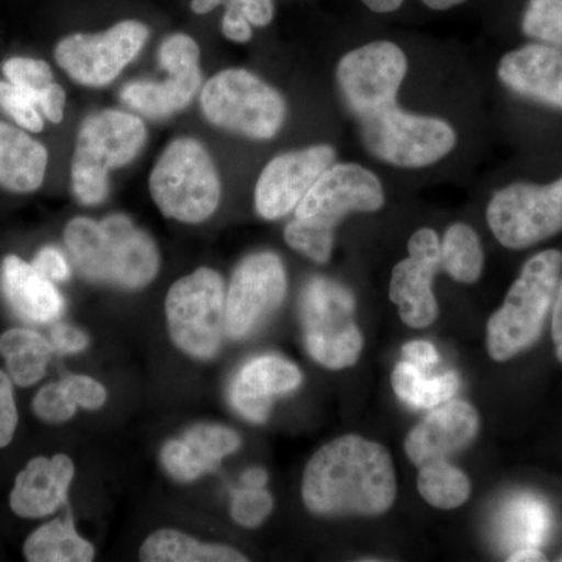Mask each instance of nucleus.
Returning <instances> with one entry per match:
<instances>
[{
  "label": "nucleus",
  "mask_w": 562,
  "mask_h": 562,
  "mask_svg": "<svg viewBox=\"0 0 562 562\" xmlns=\"http://www.w3.org/2000/svg\"><path fill=\"white\" fill-rule=\"evenodd\" d=\"M24 554L31 562H90L94 549L77 535L72 517L55 519L43 525L24 546Z\"/></svg>",
  "instance_id": "obj_26"
},
{
  "label": "nucleus",
  "mask_w": 562,
  "mask_h": 562,
  "mask_svg": "<svg viewBox=\"0 0 562 562\" xmlns=\"http://www.w3.org/2000/svg\"><path fill=\"white\" fill-rule=\"evenodd\" d=\"M18 412L9 376L0 371V449L9 446L16 431Z\"/></svg>",
  "instance_id": "obj_38"
},
{
  "label": "nucleus",
  "mask_w": 562,
  "mask_h": 562,
  "mask_svg": "<svg viewBox=\"0 0 562 562\" xmlns=\"http://www.w3.org/2000/svg\"><path fill=\"white\" fill-rule=\"evenodd\" d=\"M301 306L306 349L314 360L328 369L353 366L361 355L362 336L353 321L351 292L316 277L303 290Z\"/></svg>",
  "instance_id": "obj_9"
},
{
  "label": "nucleus",
  "mask_w": 562,
  "mask_h": 562,
  "mask_svg": "<svg viewBox=\"0 0 562 562\" xmlns=\"http://www.w3.org/2000/svg\"><path fill=\"white\" fill-rule=\"evenodd\" d=\"M76 403L70 401L68 392L61 383L47 384L33 401V412L36 416L46 422H54V424L69 420L76 414Z\"/></svg>",
  "instance_id": "obj_36"
},
{
  "label": "nucleus",
  "mask_w": 562,
  "mask_h": 562,
  "mask_svg": "<svg viewBox=\"0 0 562 562\" xmlns=\"http://www.w3.org/2000/svg\"><path fill=\"white\" fill-rule=\"evenodd\" d=\"M403 357L413 364L419 366L425 371H430L432 366L438 364L439 353L430 342L413 341L403 346Z\"/></svg>",
  "instance_id": "obj_44"
},
{
  "label": "nucleus",
  "mask_w": 562,
  "mask_h": 562,
  "mask_svg": "<svg viewBox=\"0 0 562 562\" xmlns=\"http://www.w3.org/2000/svg\"><path fill=\"white\" fill-rule=\"evenodd\" d=\"M497 74L514 94L562 111V52L558 47L532 43L508 52Z\"/></svg>",
  "instance_id": "obj_18"
},
{
  "label": "nucleus",
  "mask_w": 562,
  "mask_h": 562,
  "mask_svg": "<svg viewBox=\"0 0 562 562\" xmlns=\"http://www.w3.org/2000/svg\"><path fill=\"white\" fill-rule=\"evenodd\" d=\"M144 562H246L232 547L195 541L184 532L160 530L146 539L139 550Z\"/></svg>",
  "instance_id": "obj_25"
},
{
  "label": "nucleus",
  "mask_w": 562,
  "mask_h": 562,
  "mask_svg": "<svg viewBox=\"0 0 562 562\" xmlns=\"http://www.w3.org/2000/svg\"><path fill=\"white\" fill-rule=\"evenodd\" d=\"M486 220L506 249H528L562 232V177L550 184L513 183L495 192Z\"/></svg>",
  "instance_id": "obj_10"
},
{
  "label": "nucleus",
  "mask_w": 562,
  "mask_h": 562,
  "mask_svg": "<svg viewBox=\"0 0 562 562\" xmlns=\"http://www.w3.org/2000/svg\"><path fill=\"white\" fill-rule=\"evenodd\" d=\"M522 32L528 38L562 49V0H528Z\"/></svg>",
  "instance_id": "obj_31"
},
{
  "label": "nucleus",
  "mask_w": 562,
  "mask_h": 562,
  "mask_svg": "<svg viewBox=\"0 0 562 562\" xmlns=\"http://www.w3.org/2000/svg\"><path fill=\"white\" fill-rule=\"evenodd\" d=\"M146 139V125L133 114L103 110L88 116L77 135L70 166L77 201L87 206L105 201L110 172L135 160Z\"/></svg>",
  "instance_id": "obj_4"
},
{
  "label": "nucleus",
  "mask_w": 562,
  "mask_h": 562,
  "mask_svg": "<svg viewBox=\"0 0 562 562\" xmlns=\"http://www.w3.org/2000/svg\"><path fill=\"white\" fill-rule=\"evenodd\" d=\"M384 205L382 181L357 162L327 169L295 209V220L335 232L350 213H373Z\"/></svg>",
  "instance_id": "obj_15"
},
{
  "label": "nucleus",
  "mask_w": 562,
  "mask_h": 562,
  "mask_svg": "<svg viewBox=\"0 0 562 562\" xmlns=\"http://www.w3.org/2000/svg\"><path fill=\"white\" fill-rule=\"evenodd\" d=\"M428 371L403 361L392 372V387L403 403L414 409L432 408L449 402L460 390V376L457 372L428 376Z\"/></svg>",
  "instance_id": "obj_27"
},
{
  "label": "nucleus",
  "mask_w": 562,
  "mask_h": 562,
  "mask_svg": "<svg viewBox=\"0 0 562 562\" xmlns=\"http://www.w3.org/2000/svg\"><path fill=\"white\" fill-rule=\"evenodd\" d=\"M479 414L473 406L461 401L446 403L428 414L425 420L409 431L405 452L416 465L447 460L475 439Z\"/></svg>",
  "instance_id": "obj_19"
},
{
  "label": "nucleus",
  "mask_w": 562,
  "mask_h": 562,
  "mask_svg": "<svg viewBox=\"0 0 562 562\" xmlns=\"http://www.w3.org/2000/svg\"><path fill=\"white\" fill-rule=\"evenodd\" d=\"M408 72L405 52L391 41H373L344 55L336 83L344 105L355 120L397 103Z\"/></svg>",
  "instance_id": "obj_11"
},
{
  "label": "nucleus",
  "mask_w": 562,
  "mask_h": 562,
  "mask_svg": "<svg viewBox=\"0 0 562 562\" xmlns=\"http://www.w3.org/2000/svg\"><path fill=\"white\" fill-rule=\"evenodd\" d=\"M150 194L166 217L199 224L213 216L221 202V180L213 158L192 138L169 143L149 180Z\"/></svg>",
  "instance_id": "obj_5"
},
{
  "label": "nucleus",
  "mask_w": 562,
  "mask_h": 562,
  "mask_svg": "<svg viewBox=\"0 0 562 562\" xmlns=\"http://www.w3.org/2000/svg\"><path fill=\"white\" fill-rule=\"evenodd\" d=\"M336 150L328 144L288 151L268 162L255 188V209L262 220L288 216L312 190L322 173L335 162Z\"/></svg>",
  "instance_id": "obj_16"
},
{
  "label": "nucleus",
  "mask_w": 562,
  "mask_h": 562,
  "mask_svg": "<svg viewBox=\"0 0 562 562\" xmlns=\"http://www.w3.org/2000/svg\"><path fill=\"white\" fill-rule=\"evenodd\" d=\"M268 482V475L262 469H250L243 475V483L246 487H255V490H261Z\"/></svg>",
  "instance_id": "obj_48"
},
{
  "label": "nucleus",
  "mask_w": 562,
  "mask_h": 562,
  "mask_svg": "<svg viewBox=\"0 0 562 562\" xmlns=\"http://www.w3.org/2000/svg\"><path fill=\"white\" fill-rule=\"evenodd\" d=\"M417 487L422 498L439 509H454L468 502L471 482L468 475L447 460L420 465Z\"/></svg>",
  "instance_id": "obj_30"
},
{
  "label": "nucleus",
  "mask_w": 562,
  "mask_h": 562,
  "mask_svg": "<svg viewBox=\"0 0 562 562\" xmlns=\"http://www.w3.org/2000/svg\"><path fill=\"white\" fill-rule=\"evenodd\" d=\"M428 9L442 11L450 10L453 7L461 5L465 0H422ZM369 10L375 11V13H391L401 9L403 0H362Z\"/></svg>",
  "instance_id": "obj_45"
},
{
  "label": "nucleus",
  "mask_w": 562,
  "mask_h": 562,
  "mask_svg": "<svg viewBox=\"0 0 562 562\" xmlns=\"http://www.w3.org/2000/svg\"><path fill=\"white\" fill-rule=\"evenodd\" d=\"M366 149L380 161L405 169L427 168L457 146V133L439 117L386 106L358 120Z\"/></svg>",
  "instance_id": "obj_7"
},
{
  "label": "nucleus",
  "mask_w": 562,
  "mask_h": 562,
  "mask_svg": "<svg viewBox=\"0 0 562 562\" xmlns=\"http://www.w3.org/2000/svg\"><path fill=\"white\" fill-rule=\"evenodd\" d=\"M74 464L66 454L35 458L18 475L10 495L11 509L21 517H46L65 505Z\"/></svg>",
  "instance_id": "obj_22"
},
{
  "label": "nucleus",
  "mask_w": 562,
  "mask_h": 562,
  "mask_svg": "<svg viewBox=\"0 0 562 562\" xmlns=\"http://www.w3.org/2000/svg\"><path fill=\"white\" fill-rule=\"evenodd\" d=\"M302 373L297 366L284 358H255L236 373L231 387V401L236 412L251 422H265L272 398L297 390Z\"/></svg>",
  "instance_id": "obj_20"
},
{
  "label": "nucleus",
  "mask_w": 562,
  "mask_h": 562,
  "mask_svg": "<svg viewBox=\"0 0 562 562\" xmlns=\"http://www.w3.org/2000/svg\"><path fill=\"white\" fill-rule=\"evenodd\" d=\"M509 562H538V561H547V558L543 557L541 550L536 549V547H524V549L517 550L514 552L512 557L508 558Z\"/></svg>",
  "instance_id": "obj_47"
},
{
  "label": "nucleus",
  "mask_w": 562,
  "mask_h": 562,
  "mask_svg": "<svg viewBox=\"0 0 562 562\" xmlns=\"http://www.w3.org/2000/svg\"><path fill=\"white\" fill-rule=\"evenodd\" d=\"M168 80H136L122 88L125 105L149 120H165L190 105L202 83L201 49L191 36L177 33L162 41L158 54Z\"/></svg>",
  "instance_id": "obj_13"
},
{
  "label": "nucleus",
  "mask_w": 562,
  "mask_h": 562,
  "mask_svg": "<svg viewBox=\"0 0 562 562\" xmlns=\"http://www.w3.org/2000/svg\"><path fill=\"white\" fill-rule=\"evenodd\" d=\"M52 347L63 353H77L87 349L88 336L79 328L70 327L68 324H58L52 328Z\"/></svg>",
  "instance_id": "obj_40"
},
{
  "label": "nucleus",
  "mask_w": 562,
  "mask_h": 562,
  "mask_svg": "<svg viewBox=\"0 0 562 562\" xmlns=\"http://www.w3.org/2000/svg\"><path fill=\"white\" fill-rule=\"evenodd\" d=\"M46 147L22 132L0 121V187L13 192H33L46 176Z\"/></svg>",
  "instance_id": "obj_24"
},
{
  "label": "nucleus",
  "mask_w": 562,
  "mask_h": 562,
  "mask_svg": "<svg viewBox=\"0 0 562 562\" xmlns=\"http://www.w3.org/2000/svg\"><path fill=\"white\" fill-rule=\"evenodd\" d=\"M255 27H266L273 20V0H231Z\"/></svg>",
  "instance_id": "obj_41"
},
{
  "label": "nucleus",
  "mask_w": 562,
  "mask_h": 562,
  "mask_svg": "<svg viewBox=\"0 0 562 562\" xmlns=\"http://www.w3.org/2000/svg\"><path fill=\"white\" fill-rule=\"evenodd\" d=\"M0 353L5 358L11 380L20 386H31L46 373L52 346L40 333L10 330L0 336Z\"/></svg>",
  "instance_id": "obj_28"
},
{
  "label": "nucleus",
  "mask_w": 562,
  "mask_h": 562,
  "mask_svg": "<svg viewBox=\"0 0 562 562\" xmlns=\"http://www.w3.org/2000/svg\"><path fill=\"white\" fill-rule=\"evenodd\" d=\"M224 2L225 0H192L191 9L194 13L206 14L210 13V11L217 9V7Z\"/></svg>",
  "instance_id": "obj_49"
},
{
  "label": "nucleus",
  "mask_w": 562,
  "mask_h": 562,
  "mask_svg": "<svg viewBox=\"0 0 562 562\" xmlns=\"http://www.w3.org/2000/svg\"><path fill=\"white\" fill-rule=\"evenodd\" d=\"M65 241L77 271L95 283L140 290L160 269L154 239L124 214L101 222L76 217L66 225Z\"/></svg>",
  "instance_id": "obj_2"
},
{
  "label": "nucleus",
  "mask_w": 562,
  "mask_h": 562,
  "mask_svg": "<svg viewBox=\"0 0 562 562\" xmlns=\"http://www.w3.org/2000/svg\"><path fill=\"white\" fill-rule=\"evenodd\" d=\"M60 383L68 392L70 401L81 408L98 409L106 401L105 387L90 376L68 375Z\"/></svg>",
  "instance_id": "obj_37"
},
{
  "label": "nucleus",
  "mask_w": 562,
  "mask_h": 562,
  "mask_svg": "<svg viewBox=\"0 0 562 562\" xmlns=\"http://www.w3.org/2000/svg\"><path fill=\"white\" fill-rule=\"evenodd\" d=\"M284 239L292 249L301 251L313 261L325 265L331 257L335 232L294 220L288 224Z\"/></svg>",
  "instance_id": "obj_33"
},
{
  "label": "nucleus",
  "mask_w": 562,
  "mask_h": 562,
  "mask_svg": "<svg viewBox=\"0 0 562 562\" xmlns=\"http://www.w3.org/2000/svg\"><path fill=\"white\" fill-rule=\"evenodd\" d=\"M33 268L50 281H65L69 279V266L61 251L54 247H44L36 255Z\"/></svg>",
  "instance_id": "obj_39"
},
{
  "label": "nucleus",
  "mask_w": 562,
  "mask_h": 562,
  "mask_svg": "<svg viewBox=\"0 0 562 562\" xmlns=\"http://www.w3.org/2000/svg\"><path fill=\"white\" fill-rule=\"evenodd\" d=\"M2 72L10 83L24 90L41 91L52 83V70L46 61L14 57L2 65Z\"/></svg>",
  "instance_id": "obj_35"
},
{
  "label": "nucleus",
  "mask_w": 562,
  "mask_h": 562,
  "mask_svg": "<svg viewBox=\"0 0 562 562\" xmlns=\"http://www.w3.org/2000/svg\"><path fill=\"white\" fill-rule=\"evenodd\" d=\"M408 251L392 271L390 297L408 327L425 328L439 313L432 277L441 268V241L431 228H420L409 238Z\"/></svg>",
  "instance_id": "obj_17"
},
{
  "label": "nucleus",
  "mask_w": 562,
  "mask_h": 562,
  "mask_svg": "<svg viewBox=\"0 0 562 562\" xmlns=\"http://www.w3.org/2000/svg\"><path fill=\"white\" fill-rule=\"evenodd\" d=\"M241 439L232 428L221 425H195L180 439L162 447L161 462L166 471L179 482H192L205 473L216 471L225 457L236 452Z\"/></svg>",
  "instance_id": "obj_21"
},
{
  "label": "nucleus",
  "mask_w": 562,
  "mask_h": 562,
  "mask_svg": "<svg viewBox=\"0 0 562 562\" xmlns=\"http://www.w3.org/2000/svg\"><path fill=\"white\" fill-rule=\"evenodd\" d=\"M222 33L235 43H247L251 38L249 21L232 2H228L227 10L222 18Z\"/></svg>",
  "instance_id": "obj_43"
},
{
  "label": "nucleus",
  "mask_w": 562,
  "mask_h": 562,
  "mask_svg": "<svg viewBox=\"0 0 562 562\" xmlns=\"http://www.w3.org/2000/svg\"><path fill=\"white\" fill-rule=\"evenodd\" d=\"M41 91L24 90L9 80H0V109L20 127L38 133L44 128L43 117L38 111Z\"/></svg>",
  "instance_id": "obj_32"
},
{
  "label": "nucleus",
  "mask_w": 562,
  "mask_h": 562,
  "mask_svg": "<svg viewBox=\"0 0 562 562\" xmlns=\"http://www.w3.org/2000/svg\"><path fill=\"white\" fill-rule=\"evenodd\" d=\"M272 508L271 494L262 487L261 490L246 487L233 495L232 516L243 527H258L271 514Z\"/></svg>",
  "instance_id": "obj_34"
},
{
  "label": "nucleus",
  "mask_w": 562,
  "mask_h": 562,
  "mask_svg": "<svg viewBox=\"0 0 562 562\" xmlns=\"http://www.w3.org/2000/svg\"><path fill=\"white\" fill-rule=\"evenodd\" d=\"M147 38L149 29L146 24L122 21L94 35L76 33L66 36L55 47V60L77 83L105 87L138 57Z\"/></svg>",
  "instance_id": "obj_12"
},
{
  "label": "nucleus",
  "mask_w": 562,
  "mask_h": 562,
  "mask_svg": "<svg viewBox=\"0 0 562 562\" xmlns=\"http://www.w3.org/2000/svg\"><path fill=\"white\" fill-rule=\"evenodd\" d=\"M66 92L60 85L52 83L40 94V110L54 124H60L65 114Z\"/></svg>",
  "instance_id": "obj_42"
},
{
  "label": "nucleus",
  "mask_w": 562,
  "mask_h": 562,
  "mask_svg": "<svg viewBox=\"0 0 562 562\" xmlns=\"http://www.w3.org/2000/svg\"><path fill=\"white\" fill-rule=\"evenodd\" d=\"M561 272L560 250H543L525 262L502 308L487 322V351L492 360H512L541 338Z\"/></svg>",
  "instance_id": "obj_3"
},
{
  "label": "nucleus",
  "mask_w": 562,
  "mask_h": 562,
  "mask_svg": "<svg viewBox=\"0 0 562 562\" xmlns=\"http://www.w3.org/2000/svg\"><path fill=\"white\" fill-rule=\"evenodd\" d=\"M286 272L272 251L244 258L233 272L225 299V331L243 339L257 331L279 310L286 295Z\"/></svg>",
  "instance_id": "obj_14"
},
{
  "label": "nucleus",
  "mask_w": 562,
  "mask_h": 562,
  "mask_svg": "<svg viewBox=\"0 0 562 562\" xmlns=\"http://www.w3.org/2000/svg\"><path fill=\"white\" fill-rule=\"evenodd\" d=\"M552 338L558 361L562 364V280L553 302Z\"/></svg>",
  "instance_id": "obj_46"
},
{
  "label": "nucleus",
  "mask_w": 562,
  "mask_h": 562,
  "mask_svg": "<svg viewBox=\"0 0 562 562\" xmlns=\"http://www.w3.org/2000/svg\"><path fill=\"white\" fill-rule=\"evenodd\" d=\"M0 291L10 308L27 322L46 324L61 316L65 310L60 292L52 281L14 255L0 266Z\"/></svg>",
  "instance_id": "obj_23"
},
{
  "label": "nucleus",
  "mask_w": 562,
  "mask_h": 562,
  "mask_svg": "<svg viewBox=\"0 0 562 562\" xmlns=\"http://www.w3.org/2000/svg\"><path fill=\"white\" fill-rule=\"evenodd\" d=\"M302 495L317 516H380L397 495L391 454L361 436L335 439L306 465Z\"/></svg>",
  "instance_id": "obj_1"
},
{
  "label": "nucleus",
  "mask_w": 562,
  "mask_h": 562,
  "mask_svg": "<svg viewBox=\"0 0 562 562\" xmlns=\"http://www.w3.org/2000/svg\"><path fill=\"white\" fill-rule=\"evenodd\" d=\"M225 284L213 269L201 268L172 284L166 316L173 344L199 360L220 350L225 330Z\"/></svg>",
  "instance_id": "obj_8"
},
{
  "label": "nucleus",
  "mask_w": 562,
  "mask_h": 562,
  "mask_svg": "<svg viewBox=\"0 0 562 562\" xmlns=\"http://www.w3.org/2000/svg\"><path fill=\"white\" fill-rule=\"evenodd\" d=\"M203 114L211 124L251 139H271L286 120V101L246 69H225L203 87Z\"/></svg>",
  "instance_id": "obj_6"
},
{
  "label": "nucleus",
  "mask_w": 562,
  "mask_h": 562,
  "mask_svg": "<svg viewBox=\"0 0 562 562\" xmlns=\"http://www.w3.org/2000/svg\"><path fill=\"white\" fill-rule=\"evenodd\" d=\"M484 251L479 235L469 225L447 228L441 243V268L453 280L471 284L482 277Z\"/></svg>",
  "instance_id": "obj_29"
}]
</instances>
